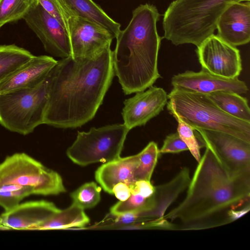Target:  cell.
Wrapping results in <instances>:
<instances>
[{"label": "cell", "mask_w": 250, "mask_h": 250, "mask_svg": "<svg viewBox=\"0 0 250 250\" xmlns=\"http://www.w3.org/2000/svg\"><path fill=\"white\" fill-rule=\"evenodd\" d=\"M114 75L110 47L91 58L70 56L57 61L48 75V101L43 124L75 128L91 120Z\"/></svg>", "instance_id": "1"}, {"label": "cell", "mask_w": 250, "mask_h": 250, "mask_svg": "<svg viewBox=\"0 0 250 250\" xmlns=\"http://www.w3.org/2000/svg\"><path fill=\"white\" fill-rule=\"evenodd\" d=\"M184 200L164 215L175 230L208 229L229 223L228 212L250 204V176L231 177L205 146Z\"/></svg>", "instance_id": "2"}, {"label": "cell", "mask_w": 250, "mask_h": 250, "mask_svg": "<svg viewBox=\"0 0 250 250\" xmlns=\"http://www.w3.org/2000/svg\"><path fill=\"white\" fill-rule=\"evenodd\" d=\"M160 16L154 5L141 4L116 38L114 72L126 95L145 91L161 78L158 58L162 38L157 30Z\"/></svg>", "instance_id": "3"}, {"label": "cell", "mask_w": 250, "mask_h": 250, "mask_svg": "<svg viewBox=\"0 0 250 250\" xmlns=\"http://www.w3.org/2000/svg\"><path fill=\"white\" fill-rule=\"evenodd\" d=\"M66 191L61 176L25 153L7 156L0 163V206L11 209L31 195Z\"/></svg>", "instance_id": "4"}, {"label": "cell", "mask_w": 250, "mask_h": 250, "mask_svg": "<svg viewBox=\"0 0 250 250\" xmlns=\"http://www.w3.org/2000/svg\"><path fill=\"white\" fill-rule=\"evenodd\" d=\"M250 0H174L163 19V38L175 45L199 46L213 34L218 19L230 4Z\"/></svg>", "instance_id": "5"}, {"label": "cell", "mask_w": 250, "mask_h": 250, "mask_svg": "<svg viewBox=\"0 0 250 250\" xmlns=\"http://www.w3.org/2000/svg\"><path fill=\"white\" fill-rule=\"evenodd\" d=\"M167 97L169 112L177 115L194 130L223 132L250 143V122L224 112L207 95L172 88Z\"/></svg>", "instance_id": "6"}, {"label": "cell", "mask_w": 250, "mask_h": 250, "mask_svg": "<svg viewBox=\"0 0 250 250\" xmlns=\"http://www.w3.org/2000/svg\"><path fill=\"white\" fill-rule=\"evenodd\" d=\"M48 90L47 76L35 87L0 94V124L22 135L32 133L43 124Z\"/></svg>", "instance_id": "7"}, {"label": "cell", "mask_w": 250, "mask_h": 250, "mask_svg": "<svg viewBox=\"0 0 250 250\" xmlns=\"http://www.w3.org/2000/svg\"><path fill=\"white\" fill-rule=\"evenodd\" d=\"M129 131L123 124L91 127L87 132L78 131L76 139L66 151L67 156L81 166L118 159Z\"/></svg>", "instance_id": "8"}, {"label": "cell", "mask_w": 250, "mask_h": 250, "mask_svg": "<svg viewBox=\"0 0 250 250\" xmlns=\"http://www.w3.org/2000/svg\"><path fill=\"white\" fill-rule=\"evenodd\" d=\"M194 131L201 146L213 151L230 177L250 176V143L223 132Z\"/></svg>", "instance_id": "9"}, {"label": "cell", "mask_w": 250, "mask_h": 250, "mask_svg": "<svg viewBox=\"0 0 250 250\" xmlns=\"http://www.w3.org/2000/svg\"><path fill=\"white\" fill-rule=\"evenodd\" d=\"M196 54L202 68L213 75L234 78L242 69L240 51L214 34L197 46Z\"/></svg>", "instance_id": "10"}, {"label": "cell", "mask_w": 250, "mask_h": 250, "mask_svg": "<svg viewBox=\"0 0 250 250\" xmlns=\"http://www.w3.org/2000/svg\"><path fill=\"white\" fill-rule=\"evenodd\" d=\"M23 19L39 38L47 52L62 59L72 56L67 30L37 0Z\"/></svg>", "instance_id": "11"}, {"label": "cell", "mask_w": 250, "mask_h": 250, "mask_svg": "<svg viewBox=\"0 0 250 250\" xmlns=\"http://www.w3.org/2000/svg\"><path fill=\"white\" fill-rule=\"evenodd\" d=\"M66 18L73 58H91L110 47L115 38L105 28L81 18Z\"/></svg>", "instance_id": "12"}, {"label": "cell", "mask_w": 250, "mask_h": 250, "mask_svg": "<svg viewBox=\"0 0 250 250\" xmlns=\"http://www.w3.org/2000/svg\"><path fill=\"white\" fill-rule=\"evenodd\" d=\"M173 89L207 95L212 92L225 91L246 94L248 88L238 77L225 78L213 75L204 69L195 72L187 70L174 75L171 78Z\"/></svg>", "instance_id": "13"}, {"label": "cell", "mask_w": 250, "mask_h": 250, "mask_svg": "<svg viewBox=\"0 0 250 250\" xmlns=\"http://www.w3.org/2000/svg\"><path fill=\"white\" fill-rule=\"evenodd\" d=\"M167 101V94L161 87L151 86L146 91L136 93L124 102L122 115L124 125L129 130L145 125L163 110Z\"/></svg>", "instance_id": "14"}, {"label": "cell", "mask_w": 250, "mask_h": 250, "mask_svg": "<svg viewBox=\"0 0 250 250\" xmlns=\"http://www.w3.org/2000/svg\"><path fill=\"white\" fill-rule=\"evenodd\" d=\"M60 210L49 201L26 202L4 211L0 216V223L7 229L36 230Z\"/></svg>", "instance_id": "15"}, {"label": "cell", "mask_w": 250, "mask_h": 250, "mask_svg": "<svg viewBox=\"0 0 250 250\" xmlns=\"http://www.w3.org/2000/svg\"><path fill=\"white\" fill-rule=\"evenodd\" d=\"M217 36L229 44L236 46L250 41V2L244 1L229 5L217 23Z\"/></svg>", "instance_id": "16"}, {"label": "cell", "mask_w": 250, "mask_h": 250, "mask_svg": "<svg viewBox=\"0 0 250 250\" xmlns=\"http://www.w3.org/2000/svg\"><path fill=\"white\" fill-rule=\"evenodd\" d=\"M53 57L35 56L0 83V94L30 88L42 82L56 65Z\"/></svg>", "instance_id": "17"}, {"label": "cell", "mask_w": 250, "mask_h": 250, "mask_svg": "<svg viewBox=\"0 0 250 250\" xmlns=\"http://www.w3.org/2000/svg\"><path fill=\"white\" fill-rule=\"evenodd\" d=\"M190 181L189 169L183 167L172 180L155 187L154 193L149 197L150 209L142 214L141 217L164 219V217L168 208L188 188Z\"/></svg>", "instance_id": "18"}, {"label": "cell", "mask_w": 250, "mask_h": 250, "mask_svg": "<svg viewBox=\"0 0 250 250\" xmlns=\"http://www.w3.org/2000/svg\"><path fill=\"white\" fill-rule=\"evenodd\" d=\"M138 162V153L105 163L95 171V179L105 192L113 194L114 186L120 182L129 187L135 184L133 173Z\"/></svg>", "instance_id": "19"}, {"label": "cell", "mask_w": 250, "mask_h": 250, "mask_svg": "<svg viewBox=\"0 0 250 250\" xmlns=\"http://www.w3.org/2000/svg\"><path fill=\"white\" fill-rule=\"evenodd\" d=\"M65 17L75 16L99 25L115 38L120 31L121 25L110 18L92 0H57Z\"/></svg>", "instance_id": "20"}, {"label": "cell", "mask_w": 250, "mask_h": 250, "mask_svg": "<svg viewBox=\"0 0 250 250\" xmlns=\"http://www.w3.org/2000/svg\"><path fill=\"white\" fill-rule=\"evenodd\" d=\"M222 111L240 120L250 122V109L246 98L235 92L216 91L207 95Z\"/></svg>", "instance_id": "21"}, {"label": "cell", "mask_w": 250, "mask_h": 250, "mask_svg": "<svg viewBox=\"0 0 250 250\" xmlns=\"http://www.w3.org/2000/svg\"><path fill=\"white\" fill-rule=\"evenodd\" d=\"M89 218L84 209L72 203L68 208L61 210L39 226L36 230L66 229L83 227L88 224Z\"/></svg>", "instance_id": "22"}, {"label": "cell", "mask_w": 250, "mask_h": 250, "mask_svg": "<svg viewBox=\"0 0 250 250\" xmlns=\"http://www.w3.org/2000/svg\"><path fill=\"white\" fill-rule=\"evenodd\" d=\"M33 56L28 50L15 44L0 45V83Z\"/></svg>", "instance_id": "23"}, {"label": "cell", "mask_w": 250, "mask_h": 250, "mask_svg": "<svg viewBox=\"0 0 250 250\" xmlns=\"http://www.w3.org/2000/svg\"><path fill=\"white\" fill-rule=\"evenodd\" d=\"M160 154L157 143L150 142L138 153L139 162L134 171L135 181L141 180L150 181Z\"/></svg>", "instance_id": "24"}, {"label": "cell", "mask_w": 250, "mask_h": 250, "mask_svg": "<svg viewBox=\"0 0 250 250\" xmlns=\"http://www.w3.org/2000/svg\"><path fill=\"white\" fill-rule=\"evenodd\" d=\"M36 0H0V28L23 19Z\"/></svg>", "instance_id": "25"}, {"label": "cell", "mask_w": 250, "mask_h": 250, "mask_svg": "<svg viewBox=\"0 0 250 250\" xmlns=\"http://www.w3.org/2000/svg\"><path fill=\"white\" fill-rule=\"evenodd\" d=\"M101 190L94 182L85 183L71 193L72 203L83 209L92 208L100 201Z\"/></svg>", "instance_id": "26"}, {"label": "cell", "mask_w": 250, "mask_h": 250, "mask_svg": "<svg viewBox=\"0 0 250 250\" xmlns=\"http://www.w3.org/2000/svg\"><path fill=\"white\" fill-rule=\"evenodd\" d=\"M150 209L149 198L139 194H131L129 197L124 201H120L113 205L110 209V213L118 216L129 212L145 213Z\"/></svg>", "instance_id": "27"}, {"label": "cell", "mask_w": 250, "mask_h": 250, "mask_svg": "<svg viewBox=\"0 0 250 250\" xmlns=\"http://www.w3.org/2000/svg\"><path fill=\"white\" fill-rule=\"evenodd\" d=\"M178 122L177 132L186 144L194 159L199 162L201 159V146L194 134V129L183 121L177 115L171 114Z\"/></svg>", "instance_id": "28"}, {"label": "cell", "mask_w": 250, "mask_h": 250, "mask_svg": "<svg viewBox=\"0 0 250 250\" xmlns=\"http://www.w3.org/2000/svg\"><path fill=\"white\" fill-rule=\"evenodd\" d=\"M159 150L160 153H177L188 148L177 132L166 136Z\"/></svg>", "instance_id": "29"}, {"label": "cell", "mask_w": 250, "mask_h": 250, "mask_svg": "<svg viewBox=\"0 0 250 250\" xmlns=\"http://www.w3.org/2000/svg\"><path fill=\"white\" fill-rule=\"evenodd\" d=\"M67 30V20L57 0H37Z\"/></svg>", "instance_id": "30"}, {"label": "cell", "mask_w": 250, "mask_h": 250, "mask_svg": "<svg viewBox=\"0 0 250 250\" xmlns=\"http://www.w3.org/2000/svg\"><path fill=\"white\" fill-rule=\"evenodd\" d=\"M130 188L131 194H139L145 198L150 197L155 191V187L150 181L145 180L136 181Z\"/></svg>", "instance_id": "31"}, {"label": "cell", "mask_w": 250, "mask_h": 250, "mask_svg": "<svg viewBox=\"0 0 250 250\" xmlns=\"http://www.w3.org/2000/svg\"><path fill=\"white\" fill-rule=\"evenodd\" d=\"M112 193L121 201L127 200L131 194L130 187L123 182L115 185L112 189Z\"/></svg>", "instance_id": "32"}, {"label": "cell", "mask_w": 250, "mask_h": 250, "mask_svg": "<svg viewBox=\"0 0 250 250\" xmlns=\"http://www.w3.org/2000/svg\"><path fill=\"white\" fill-rule=\"evenodd\" d=\"M116 217V224L126 225L134 223L139 218H141V213L138 212H129Z\"/></svg>", "instance_id": "33"}, {"label": "cell", "mask_w": 250, "mask_h": 250, "mask_svg": "<svg viewBox=\"0 0 250 250\" xmlns=\"http://www.w3.org/2000/svg\"><path fill=\"white\" fill-rule=\"evenodd\" d=\"M250 210V204L240 209H231L228 211L227 216L229 223H231L247 214Z\"/></svg>", "instance_id": "34"}, {"label": "cell", "mask_w": 250, "mask_h": 250, "mask_svg": "<svg viewBox=\"0 0 250 250\" xmlns=\"http://www.w3.org/2000/svg\"><path fill=\"white\" fill-rule=\"evenodd\" d=\"M0 229H7L3 226L0 223Z\"/></svg>", "instance_id": "35"}]
</instances>
